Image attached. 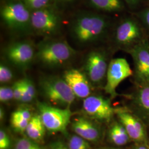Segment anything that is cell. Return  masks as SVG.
<instances>
[{"label": "cell", "mask_w": 149, "mask_h": 149, "mask_svg": "<svg viewBox=\"0 0 149 149\" xmlns=\"http://www.w3.org/2000/svg\"><path fill=\"white\" fill-rule=\"evenodd\" d=\"M140 1V0H125L128 5L130 6L136 5L137 3H138Z\"/></svg>", "instance_id": "obj_32"}, {"label": "cell", "mask_w": 149, "mask_h": 149, "mask_svg": "<svg viewBox=\"0 0 149 149\" xmlns=\"http://www.w3.org/2000/svg\"><path fill=\"white\" fill-rule=\"evenodd\" d=\"M12 87L13 91L14 99L16 101H21L24 87V79L16 81Z\"/></svg>", "instance_id": "obj_28"}, {"label": "cell", "mask_w": 149, "mask_h": 149, "mask_svg": "<svg viewBox=\"0 0 149 149\" xmlns=\"http://www.w3.org/2000/svg\"><path fill=\"white\" fill-rule=\"evenodd\" d=\"M32 11L51 6L53 0H21Z\"/></svg>", "instance_id": "obj_22"}, {"label": "cell", "mask_w": 149, "mask_h": 149, "mask_svg": "<svg viewBox=\"0 0 149 149\" xmlns=\"http://www.w3.org/2000/svg\"><path fill=\"white\" fill-rule=\"evenodd\" d=\"M13 77V72L11 69L5 65H0V82L1 83H7L12 80Z\"/></svg>", "instance_id": "obj_24"}, {"label": "cell", "mask_w": 149, "mask_h": 149, "mask_svg": "<svg viewBox=\"0 0 149 149\" xmlns=\"http://www.w3.org/2000/svg\"><path fill=\"white\" fill-rule=\"evenodd\" d=\"M36 88L32 81L28 79H24V87L21 102L28 103L32 101L36 96Z\"/></svg>", "instance_id": "obj_20"}, {"label": "cell", "mask_w": 149, "mask_h": 149, "mask_svg": "<svg viewBox=\"0 0 149 149\" xmlns=\"http://www.w3.org/2000/svg\"><path fill=\"white\" fill-rule=\"evenodd\" d=\"M31 26L34 31L45 36L56 33L61 26V18L51 6L32 11Z\"/></svg>", "instance_id": "obj_6"}, {"label": "cell", "mask_w": 149, "mask_h": 149, "mask_svg": "<svg viewBox=\"0 0 149 149\" xmlns=\"http://www.w3.org/2000/svg\"><path fill=\"white\" fill-rule=\"evenodd\" d=\"M134 149H149L145 146H139L136 148H135Z\"/></svg>", "instance_id": "obj_34"}, {"label": "cell", "mask_w": 149, "mask_h": 149, "mask_svg": "<svg viewBox=\"0 0 149 149\" xmlns=\"http://www.w3.org/2000/svg\"><path fill=\"white\" fill-rule=\"evenodd\" d=\"M60 1H62V2H70V1H71L72 0H60Z\"/></svg>", "instance_id": "obj_35"}, {"label": "cell", "mask_w": 149, "mask_h": 149, "mask_svg": "<svg viewBox=\"0 0 149 149\" xmlns=\"http://www.w3.org/2000/svg\"><path fill=\"white\" fill-rule=\"evenodd\" d=\"M45 127L39 114L32 117L28 124L26 133L28 138L36 142L42 141L45 136Z\"/></svg>", "instance_id": "obj_17"}, {"label": "cell", "mask_w": 149, "mask_h": 149, "mask_svg": "<svg viewBox=\"0 0 149 149\" xmlns=\"http://www.w3.org/2000/svg\"><path fill=\"white\" fill-rule=\"evenodd\" d=\"M141 36L138 23L132 19H127L118 27L116 32V40L118 44L128 45L140 41Z\"/></svg>", "instance_id": "obj_14"}, {"label": "cell", "mask_w": 149, "mask_h": 149, "mask_svg": "<svg viewBox=\"0 0 149 149\" xmlns=\"http://www.w3.org/2000/svg\"><path fill=\"white\" fill-rule=\"evenodd\" d=\"M108 27V23L104 17L94 13L84 12L75 17L71 24V32L77 42L86 45L102 37Z\"/></svg>", "instance_id": "obj_1"}, {"label": "cell", "mask_w": 149, "mask_h": 149, "mask_svg": "<svg viewBox=\"0 0 149 149\" xmlns=\"http://www.w3.org/2000/svg\"><path fill=\"white\" fill-rule=\"evenodd\" d=\"M29 120L24 119H11V125L16 132L23 133L26 132Z\"/></svg>", "instance_id": "obj_25"}, {"label": "cell", "mask_w": 149, "mask_h": 149, "mask_svg": "<svg viewBox=\"0 0 149 149\" xmlns=\"http://www.w3.org/2000/svg\"><path fill=\"white\" fill-rule=\"evenodd\" d=\"M4 115H5V114H4L3 110L2 108H1V109H0V118H1V120L3 119Z\"/></svg>", "instance_id": "obj_33"}, {"label": "cell", "mask_w": 149, "mask_h": 149, "mask_svg": "<svg viewBox=\"0 0 149 149\" xmlns=\"http://www.w3.org/2000/svg\"><path fill=\"white\" fill-rule=\"evenodd\" d=\"M34 55L33 45L27 41L12 44L6 50L7 58L11 63L19 67H25L30 64Z\"/></svg>", "instance_id": "obj_11"}, {"label": "cell", "mask_w": 149, "mask_h": 149, "mask_svg": "<svg viewBox=\"0 0 149 149\" xmlns=\"http://www.w3.org/2000/svg\"><path fill=\"white\" fill-rule=\"evenodd\" d=\"M38 108L47 130L51 133L66 132L72 114L69 108H60L44 103H39Z\"/></svg>", "instance_id": "obj_5"}, {"label": "cell", "mask_w": 149, "mask_h": 149, "mask_svg": "<svg viewBox=\"0 0 149 149\" xmlns=\"http://www.w3.org/2000/svg\"><path fill=\"white\" fill-rule=\"evenodd\" d=\"M75 54L74 49L64 40L43 42L38 47V59L48 66H56L66 63Z\"/></svg>", "instance_id": "obj_2"}, {"label": "cell", "mask_w": 149, "mask_h": 149, "mask_svg": "<svg viewBox=\"0 0 149 149\" xmlns=\"http://www.w3.org/2000/svg\"><path fill=\"white\" fill-rule=\"evenodd\" d=\"M15 149H43L37 143L31 139H19L15 144Z\"/></svg>", "instance_id": "obj_23"}, {"label": "cell", "mask_w": 149, "mask_h": 149, "mask_svg": "<svg viewBox=\"0 0 149 149\" xmlns=\"http://www.w3.org/2000/svg\"><path fill=\"white\" fill-rule=\"evenodd\" d=\"M32 113L26 108H19L13 112L11 114V119H24L30 120L32 118Z\"/></svg>", "instance_id": "obj_27"}, {"label": "cell", "mask_w": 149, "mask_h": 149, "mask_svg": "<svg viewBox=\"0 0 149 149\" xmlns=\"http://www.w3.org/2000/svg\"><path fill=\"white\" fill-rule=\"evenodd\" d=\"M14 99L13 91L12 87L7 86H1L0 87V101L6 103Z\"/></svg>", "instance_id": "obj_26"}, {"label": "cell", "mask_w": 149, "mask_h": 149, "mask_svg": "<svg viewBox=\"0 0 149 149\" xmlns=\"http://www.w3.org/2000/svg\"><path fill=\"white\" fill-rule=\"evenodd\" d=\"M108 65L106 56L100 51H93L86 57L85 69L87 77L96 85L102 83L106 76Z\"/></svg>", "instance_id": "obj_10"}, {"label": "cell", "mask_w": 149, "mask_h": 149, "mask_svg": "<svg viewBox=\"0 0 149 149\" xmlns=\"http://www.w3.org/2000/svg\"><path fill=\"white\" fill-rule=\"evenodd\" d=\"M133 74L127 60L124 58L112 59L108 64L107 72V82L104 90L112 97L117 95L116 89L123 80Z\"/></svg>", "instance_id": "obj_7"}, {"label": "cell", "mask_w": 149, "mask_h": 149, "mask_svg": "<svg viewBox=\"0 0 149 149\" xmlns=\"http://www.w3.org/2000/svg\"><path fill=\"white\" fill-rule=\"evenodd\" d=\"M48 149H69L65 144L62 142L58 141L54 143L53 144L50 145Z\"/></svg>", "instance_id": "obj_31"}, {"label": "cell", "mask_w": 149, "mask_h": 149, "mask_svg": "<svg viewBox=\"0 0 149 149\" xmlns=\"http://www.w3.org/2000/svg\"><path fill=\"white\" fill-rule=\"evenodd\" d=\"M40 87L44 95L54 105L69 108L74 101L76 96L63 78L44 77L40 82Z\"/></svg>", "instance_id": "obj_3"}, {"label": "cell", "mask_w": 149, "mask_h": 149, "mask_svg": "<svg viewBox=\"0 0 149 149\" xmlns=\"http://www.w3.org/2000/svg\"><path fill=\"white\" fill-rule=\"evenodd\" d=\"M63 79L76 97L85 99L90 96L91 88L89 80L82 71L75 69L67 70Z\"/></svg>", "instance_id": "obj_12"}, {"label": "cell", "mask_w": 149, "mask_h": 149, "mask_svg": "<svg viewBox=\"0 0 149 149\" xmlns=\"http://www.w3.org/2000/svg\"><path fill=\"white\" fill-rule=\"evenodd\" d=\"M83 109L90 117L104 122H109L115 113L110 101L101 96H90L85 98Z\"/></svg>", "instance_id": "obj_9"}, {"label": "cell", "mask_w": 149, "mask_h": 149, "mask_svg": "<svg viewBox=\"0 0 149 149\" xmlns=\"http://www.w3.org/2000/svg\"><path fill=\"white\" fill-rule=\"evenodd\" d=\"M133 58L136 80L145 85L149 82V43L142 39L129 51Z\"/></svg>", "instance_id": "obj_8"}, {"label": "cell", "mask_w": 149, "mask_h": 149, "mask_svg": "<svg viewBox=\"0 0 149 149\" xmlns=\"http://www.w3.org/2000/svg\"><path fill=\"white\" fill-rule=\"evenodd\" d=\"M31 13L21 0L10 1L1 10V16L6 25L18 31H24L31 27Z\"/></svg>", "instance_id": "obj_4"}, {"label": "cell", "mask_w": 149, "mask_h": 149, "mask_svg": "<svg viewBox=\"0 0 149 149\" xmlns=\"http://www.w3.org/2000/svg\"><path fill=\"white\" fill-rule=\"evenodd\" d=\"M140 17L145 26L149 31V9L143 12Z\"/></svg>", "instance_id": "obj_30"}, {"label": "cell", "mask_w": 149, "mask_h": 149, "mask_svg": "<svg viewBox=\"0 0 149 149\" xmlns=\"http://www.w3.org/2000/svg\"><path fill=\"white\" fill-rule=\"evenodd\" d=\"M134 102L140 116L149 124V82L139 90Z\"/></svg>", "instance_id": "obj_16"}, {"label": "cell", "mask_w": 149, "mask_h": 149, "mask_svg": "<svg viewBox=\"0 0 149 149\" xmlns=\"http://www.w3.org/2000/svg\"><path fill=\"white\" fill-rule=\"evenodd\" d=\"M109 140L117 146H123L127 144L130 139L126 129L122 123L113 124L109 130Z\"/></svg>", "instance_id": "obj_18"}, {"label": "cell", "mask_w": 149, "mask_h": 149, "mask_svg": "<svg viewBox=\"0 0 149 149\" xmlns=\"http://www.w3.org/2000/svg\"><path fill=\"white\" fill-rule=\"evenodd\" d=\"M117 114L120 122L126 129L130 139L139 143L146 141L144 127L139 119L124 110L119 109Z\"/></svg>", "instance_id": "obj_13"}, {"label": "cell", "mask_w": 149, "mask_h": 149, "mask_svg": "<svg viewBox=\"0 0 149 149\" xmlns=\"http://www.w3.org/2000/svg\"><path fill=\"white\" fill-rule=\"evenodd\" d=\"M11 140L3 130H0V149H10Z\"/></svg>", "instance_id": "obj_29"}, {"label": "cell", "mask_w": 149, "mask_h": 149, "mask_svg": "<svg viewBox=\"0 0 149 149\" xmlns=\"http://www.w3.org/2000/svg\"><path fill=\"white\" fill-rule=\"evenodd\" d=\"M93 7L102 11L114 12L122 9L121 0H88Z\"/></svg>", "instance_id": "obj_19"}, {"label": "cell", "mask_w": 149, "mask_h": 149, "mask_svg": "<svg viewBox=\"0 0 149 149\" xmlns=\"http://www.w3.org/2000/svg\"><path fill=\"white\" fill-rule=\"evenodd\" d=\"M71 127L76 135L88 141L96 142L101 137V132L98 127L85 118L74 119Z\"/></svg>", "instance_id": "obj_15"}, {"label": "cell", "mask_w": 149, "mask_h": 149, "mask_svg": "<svg viewBox=\"0 0 149 149\" xmlns=\"http://www.w3.org/2000/svg\"><path fill=\"white\" fill-rule=\"evenodd\" d=\"M68 147L69 149H91L88 141L77 135L70 138Z\"/></svg>", "instance_id": "obj_21"}, {"label": "cell", "mask_w": 149, "mask_h": 149, "mask_svg": "<svg viewBox=\"0 0 149 149\" xmlns=\"http://www.w3.org/2000/svg\"><path fill=\"white\" fill-rule=\"evenodd\" d=\"M111 149V148H100V149Z\"/></svg>", "instance_id": "obj_36"}]
</instances>
